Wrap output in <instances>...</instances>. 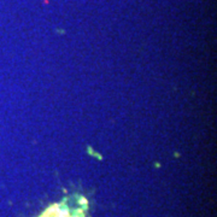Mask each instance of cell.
I'll use <instances>...</instances> for the list:
<instances>
[{
	"mask_svg": "<svg viewBox=\"0 0 217 217\" xmlns=\"http://www.w3.org/2000/svg\"><path fill=\"white\" fill-rule=\"evenodd\" d=\"M87 206L83 197L74 195L48 206L39 217H86Z\"/></svg>",
	"mask_w": 217,
	"mask_h": 217,
	"instance_id": "obj_1",
	"label": "cell"
}]
</instances>
